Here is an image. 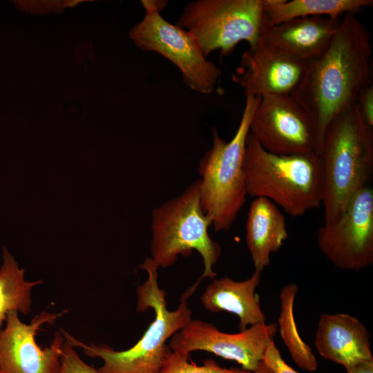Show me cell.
Segmentation results:
<instances>
[{
	"label": "cell",
	"instance_id": "obj_1",
	"mask_svg": "<svg viewBox=\"0 0 373 373\" xmlns=\"http://www.w3.org/2000/svg\"><path fill=\"white\" fill-rule=\"evenodd\" d=\"M372 48L370 33L356 13L343 15L328 47L306 62L291 97L306 111L315 130L320 152L329 123L357 103L372 84Z\"/></svg>",
	"mask_w": 373,
	"mask_h": 373
},
{
	"label": "cell",
	"instance_id": "obj_2",
	"mask_svg": "<svg viewBox=\"0 0 373 373\" xmlns=\"http://www.w3.org/2000/svg\"><path fill=\"white\" fill-rule=\"evenodd\" d=\"M139 267L146 271L148 277L136 289L137 311L143 312L151 308L155 318L133 346L116 351L105 344L87 345L60 329L74 347H81L86 355L103 361L102 366L97 369L99 373H160L172 351L166 341L192 319V310L187 302L189 297L184 293L178 308L168 309L166 293L157 282L159 267L151 258H146Z\"/></svg>",
	"mask_w": 373,
	"mask_h": 373
},
{
	"label": "cell",
	"instance_id": "obj_3",
	"mask_svg": "<svg viewBox=\"0 0 373 373\" xmlns=\"http://www.w3.org/2000/svg\"><path fill=\"white\" fill-rule=\"evenodd\" d=\"M318 155L324 222H330L357 191L370 183L372 173L373 128L364 121L357 104L329 123Z\"/></svg>",
	"mask_w": 373,
	"mask_h": 373
},
{
	"label": "cell",
	"instance_id": "obj_4",
	"mask_svg": "<svg viewBox=\"0 0 373 373\" xmlns=\"http://www.w3.org/2000/svg\"><path fill=\"white\" fill-rule=\"evenodd\" d=\"M243 166L248 195L267 198L292 216L321 204V166L316 153H271L249 133Z\"/></svg>",
	"mask_w": 373,
	"mask_h": 373
},
{
	"label": "cell",
	"instance_id": "obj_5",
	"mask_svg": "<svg viewBox=\"0 0 373 373\" xmlns=\"http://www.w3.org/2000/svg\"><path fill=\"white\" fill-rule=\"evenodd\" d=\"M245 104L233 138L227 141L212 130V145L200 161L201 208L216 232L229 231L247 195L244 153L252 116L260 97L245 95Z\"/></svg>",
	"mask_w": 373,
	"mask_h": 373
},
{
	"label": "cell",
	"instance_id": "obj_6",
	"mask_svg": "<svg viewBox=\"0 0 373 373\" xmlns=\"http://www.w3.org/2000/svg\"><path fill=\"white\" fill-rule=\"evenodd\" d=\"M200 189L199 178L151 213V259L159 268L171 267L180 256H189L193 251L202 257L204 271L187 289L191 295L202 279L216 276L213 266L221 255L220 245L209 233L211 222L201 208Z\"/></svg>",
	"mask_w": 373,
	"mask_h": 373
},
{
	"label": "cell",
	"instance_id": "obj_7",
	"mask_svg": "<svg viewBox=\"0 0 373 373\" xmlns=\"http://www.w3.org/2000/svg\"><path fill=\"white\" fill-rule=\"evenodd\" d=\"M177 25L196 39L207 57L231 54L241 41L256 46L263 29L262 0H196L184 8Z\"/></svg>",
	"mask_w": 373,
	"mask_h": 373
},
{
	"label": "cell",
	"instance_id": "obj_8",
	"mask_svg": "<svg viewBox=\"0 0 373 373\" xmlns=\"http://www.w3.org/2000/svg\"><path fill=\"white\" fill-rule=\"evenodd\" d=\"M164 2L142 1L145 15L131 30L130 37L140 49L157 52L170 61L191 90L204 95L213 93L221 76L220 68L207 59L189 32L161 16Z\"/></svg>",
	"mask_w": 373,
	"mask_h": 373
},
{
	"label": "cell",
	"instance_id": "obj_9",
	"mask_svg": "<svg viewBox=\"0 0 373 373\" xmlns=\"http://www.w3.org/2000/svg\"><path fill=\"white\" fill-rule=\"evenodd\" d=\"M319 250L334 267L359 271L373 264V190L361 187L334 220L318 232Z\"/></svg>",
	"mask_w": 373,
	"mask_h": 373
},
{
	"label": "cell",
	"instance_id": "obj_10",
	"mask_svg": "<svg viewBox=\"0 0 373 373\" xmlns=\"http://www.w3.org/2000/svg\"><path fill=\"white\" fill-rule=\"evenodd\" d=\"M278 332L276 323H258L238 333L219 330L214 325L191 319L174 334L169 346L172 351L189 354L202 350L224 359L233 361L242 369L254 372L263 360L264 354Z\"/></svg>",
	"mask_w": 373,
	"mask_h": 373
},
{
	"label": "cell",
	"instance_id": "obj_11",
	"mask_svg": "<svg viewBox=\"0 0 373 373\" xmlns=\"http://www.w3.org/2000/svg\"><path fill=\"white\" fill-rule=\"evenodd\" d=\"M249 133L271 153H316L313 123L290 95L261 97L251 120Z\"/></svg>",
	"mask_w": 373,
	"mask_h": 373
},
{
	"label": "cell",
	"instance_id": "obj_12",
	"mask_svg": "<svg viewBox=\"0 0 373 373\" xmlns=\"http://www.w3.org/2000/svg\"><path fill=\"white\" fill-rule=\"evenodd\" d=\"M60 314L43 311L29 324L21 321L19 312L8 313L6 325L0 329V371L2 373H59L64 336L55 333L48 346L41 348L35 340L44 324L52 325Z\"/></svg>",
	"mask_w": 373,
	"mask_h": 373
},
{
	"label": "cell",
	"instance_id": "obj_13",
	"mask_svg": "<svg viewBox=\"0 0 373 373\" xmlns=\"http://www.w3.org/2000/svg\"><path fill=\"white\" fill-rule=\"evenodd\" d=\"M305 61L258 43L243 52L232 81L245 95H291L303 75Z\"/></svg>",
	"mask_w": 373,
	"mask_h": 373
},
{
	"label": "cell",
	"instance_id": "obj_14",
	"mask_svg": "<svg viewBox=\"0 0 373 373\" xmlns=\"http://www.w3.org/2000/svg\"><path fill=\"white\" fill-rule=\"evenodd\" d=\"M340 19L323 16L293 19L263 28L258 43L307 62L328 47Z\"/></svg>",
	"mask_w": 373,
	"mask_h": 373
},
{
	"label": "cell",
	"instance_id": "obj_15",
	"mask_svg": "<svg viewBox=\"0 0 373 373\" xmlns=\"http://www.w3.org/2000/svg\"><path fill=\"white\" fill-rule=\"evenodd\" d=\"M314 345L323 358L345 369L360 361L373 359L367 327L347 314H323Z\"/></svg>",
	"mask_w": 373,
	"mask_h": 373
},
{
	"label": "cell",
	"instance_id": "obj_16",
	"mask_svg": "<svg viewBox=\"0 0 373 373\" xmlns=\"http://www.w3.org/2000/svg\"><path fill=\"white\" fill-rule=\"evenodd\" d=\"M260 281L261 272L256 270L244 280L236 281L229 276L215 278L202 294V305L213 313L225 311L237 316L240 331L265 323L266 316L256 293Z\"/></svg>",
	"mask_w": 373,
	"mask_h": 373
},
{
	"label": "cell",
	"instance_id": "obj_17",
	"mask_svg": "<svg viewBox=\"0 0 373 373\" xmlns=\"http://www.w3.org/2000/svg\"><path fill=\"white\" fill-rule=\"evenodd\" d=\"M288 238L285 217L271 200L256 198L252 201L246 222V242L255 270L268 267L272 254Z\"/></svg>",
	"mask_w": 373,
	"mask_h": 373
},
{
	"label": "cell",
	"instance_id": "obj_18",
	"mask_svg": "<svg viewBox=\"0 0 373 373\" xmlns=\"http://www.w3.org/2000/svg\"><path fill=\"white\" fill-rule=\"evenodd\" d=\"M372 5V0H262L263 28L300 17L338 19Z\"/></svg>",
	"mask_w": 373,
	"mask_h": 373
},
{
	"label": "cell",
	"instance_id": "obj_19",
	"mask_svg": "<svg viewBox=\"0 0 373 373\" xmlns=\"http://www.w3.org/2000/svg\"><path fill=\"white\" fill-rule=\"evenodd\" d=\"M3 262L0 268V329L11 310L28 315L31 311L32 289L43 283L42 280L28 281L25 279V269L3 246Z\"/></svg>",
	"mask_w": 373,
	"mask_h": 373
},
{
	"label": "cell",
	"instance_id": "obj_20",
	"mask_svg": "<svg viewBox=\"0 0 373 373\" xmlns=\"http://www.w3.org/2000/svg\"><path fill=\"white\" fill-rule=\"evenodd\" d=\"M298 287L290 283L280 290V310L278 319V331L293 361L303 370L314 372L318 363L311 347L299 334L294 318V301Z\"/></svg>",
	"mask_w": 373,
	"mask_h": 373
},
{
	"label": "cell",
	"instance_id": "obj_21",
	"mask_svg": "<svg viewBox=\"0 0 373 373\" xmlns=\"http://www.w3.org/2000/svg\"><path fill=\"white\" fill-rule=\"evenodd\" d=\"M189 354L171 351L160 373H253L242 368L222 367L213 358L204 360L201 365L189 362Z\"/></svg>",
	"mask_w": 373,
	"mask_h": 373
},
{
	"label": "cell",
	"instance_id": "obj_22",
	"mask_svg": "<svg viewBox=\"0 0 373 373\" xmlns=\"http://www.w3.org/2000/svg\"><path fill=\"white\" fill-rule=\"evenodd\" d=\"M60 363L59 373H99L80 358L75 347L66 338L61 346Z\"/></svg>",
	"mask_w": 373,
	"mask_h": 373
},
{
	"label": "cell",
	"instance_id": "obj_23",
	"mask_svg": "<svg viewBox=\"0 0 373 373\" xmlns=\"http://www.w3.org/2000/svg\"><path fill=\"white\" fill-rule=\"evenodd\" d=\"M262 361L274 373H299L285 362L274 340L269 344Z\"/></svg>",
	"mask_w": 373,
	"mask_h": 373
},
{
	"label": "cell",
	"instance_id": "obj_24",
	"mask_svg": "<svg viewBox=\"0 0 373 373\" xmlns=\"http://www.w3.org/2000/svg\"><path fill=\"white\" fill-rule=\"evenodd\" d=\"M357 106L362 117L367 124L373 128V85H370L361 90L358 99Z\"/></svg>",
	"mask_w": 373,
	"mask_h": 373
},
{
	"label": "cell",
	"instance_id": "obj_25",
	"mask_svg": "<svg viewBox=\"0 0 373 373\" xmlns=\"http://www.w3.org/2000/svg\"><path fill=\"white\" fill-rule=\"evenodd\" d=\"M345 370L346 373H373V359L360 361Z\"/></svg>",
	"mask_w": 373,
	"mask_h": 373
},
{
	"label": "cell",
	"instance_id": "obj_26",
	"mask_svg": "<svg viewBox=\"0 0 373 373\" xmlns=\"http://www.w3.org/2000/svg\"><path fill=\"white\" fill-rule=\"evenodd\" d=\"M253 373H274V371L262 361Z\"/></svg>",
	"mask_w": 373,
	"mask_h": 373
},
{
	"label": "cell",
	"instance_id": "obj_27",
	"mask_svg": "<svg viewBox=\"0 0 373 373\" xmlns=\"http://www.w3.org/2000/svg\"><path fill=\"white\" fill-rule=\"evenodd\" d=\"M0 373H2V372L0 371Z\"/></svg>",
	"mask_w": 373,
	"mask_h": 373
}]
</instances>
